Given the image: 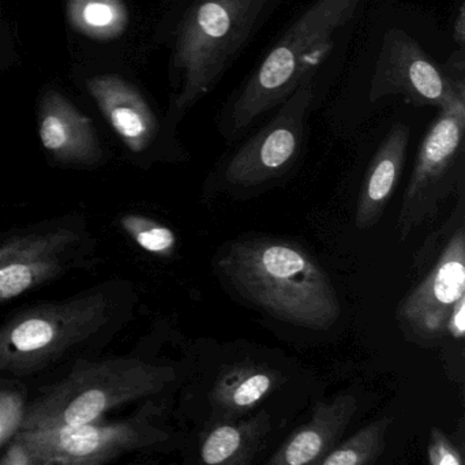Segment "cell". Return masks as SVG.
<instances>
[{
	"label": "cell",
	"mask_w": 465,
	"mask_h": 465,
	"mask_svg": "<svg viewBox=\"0 0 465 465\" xmlns=\"http://www.w3.org/2000/svg\"><path fill=\"white\" fill-rule=\"evenodd\" d=\"M465 96V51L424 10L377 0L364 15L344 72L323 110L329 133L356 138L399 105L437 111Z\"/></svg>",
	"instance_id": "6da1fadb"
},
{
	"label": "cell",
	"mask_w": 465,
	"mask_h": 465,
	"mask_svg": "<svg viewBox=\"0 0 465 465\" xmlns=\"http://www.w3.org/2000/svg\"><path fill=\"white\" fill-rule=\"evenodd\" d=\"M377 0H312L231 92L214 118L217 133L238 143L304 80L347 64L356 31Z\"/></svg>",
	"instance_id": "7a4b0ae2"
},
{
	"label": "cell",
	"mask_w": 465,
	"mask_h": 465,
	"mask_svg": "<svg viewBox=\"0 0 465 465\" xmlns=\"http://www.w3.org/2000/svg\"><path fill=\"white\" fill-rule=\"evenodd\" d=\"M285 0H182L171 26V111L181 121L222 83Z\"/></svg>",
	"instance_id": "3957f363"
},
{
	"label": "cell",
	"mask_w": 465,
	"mask_h": 465,
	"mask_svg": "<svg viewBox=\"0 0 465 465\" xmlns=\"http://www.w3.org/2000/svg\"><path fill=\"white\" fill-rule=\"evenodd\" d=\"M217 265L244 301L276 320L326 331L341 314L328 274L293 242L274 238L231 242Z\"/></svg>",
	"instance_id": "277c9868"
},
{
	"label": "cell",
	"mask_w": 465,
	"mask_h": 465,
	"mask_svg": "<svg viewBox=\"0 0 465 465\" xmlns=\"http://www.w3.org/2000/svg\"><path fill=\"white\" fill-rule=\"evenodd\" d=\"M345 64L310 75L258 126L239 140L219 167L223 184L238 189L269 186L292 173L306 151L315 114L325 107Z\"/></svg>",
	"instance_id": "5b68a950"
},
{
	"label": "cell",
	"mask_w": 465,
	"mask_h": 465,
	"mask_svg": "<svg viewBox=\"0 0 465 465\" xmlns=\"http://www.w3.org/2000/svg\"><path fill=\"white\" fill-rule=\"evenodd\" d=\"M173 367L143 359L119 358L80 363L64 380L26 405L21 430L78 426L100 420L104 413L148 399L175 381ZM20 430V431H21Z\"/></svg>",
	"instance_id": "8992f818"
},
{
	"label": "cell",
	"mask_w": 465,
	"mask_h": 465,
	"mask_svg": "<svg viewBox=\"0 0 465 465\" xmlns=\"http://www.w3.org/2000/svg\"><path fill=\"white\" fill-rule=\"evenodd\" d=\"M110 290L24 310L0 325V374H34L104 333L116 315Z\"/></svg>",
	"instance_id": "52a82bcc"
},
{
	"label": "cell",
	"mask_w": 465,
	"mask_h": 465,
	"mask_svg": "<svg viewBox=\"0 0 465 465\" xmlns=\"http://www.w3.org/2000/svg\"><path fill=\"white\" fill-rule=\"evenodd\" d=\"M465 175V96L432 114L427 122L400 209V241L437 216L440 203L462 189Z\"/></svg>",
	"instance_id": "ba28073f"
},
{
	"label": "cell",
	"mask_w": 465,
	"mask_h": 465,
	"mask_svg": "<svg viewBox=\"0 0 465 465\" xmlns=\"http://www.w3.org/2000/svg\"><path fill=\"white\" fill-rule=\"evenodd\" d=\"M32 465H97L168 440L164 430L145 419L78 426L21 430L15 435Z\"/></svg>",
	"instance_id": "9c48e42d"
},
{
	"label": "cell",
	"mask_w": 465,
	"mask_h": 465,
	"mask_svg": "<svg viewBox=\"0 0 465 465\" xmlns=\"http://www.w3.org/2000/svg\"><path fill=\"white\" fill-rule=\"evenodd\" d=\"M430 108L399 105L378 116L363 133L372 152L367 162L356 203L355 225L369 230L388 206L402 173L413 138L426 126Z\"/></svg>",
	"instance_id": "30bf717a"
},
{
	"label": "cell",
	"mask_w": 465,
	"mask_h": 465,
	"mask_svg": "<svg viewBox=\"0 0 465 465\" xmlns=\"http://www.w3.org/2000/svg\"><path fill=\"white\" fill-rule=\"evenodd\" d=\"M88 239L78 228L53 227L0 242V304L77 268Z\"/></svg>",
	"instance_id": "8fae6325"
},
{
	"label": "cell",
	"mask_w": 465,
	"mask_h": 465,
	"mask_svg": "<svg viewBox=\"0 0 465 465\" xmlns=\"http://www.w3.org/2000/svg\"><path fill=\"white\" fill-rule=\"evenodd\" d=\"M465 296V232L449 239L429 276L402 301L397 322L415 341H434L448 334L449 314Z\"/></svg>",
	"instance_id": "7c38bea8"
},
{
	"label": "cell",
	"mask_w": 465,
	"mask_h": 465,
	"mask_svg": "<svg viewBox=\"0 0 465 465\" xmlns=\"http://www.w3.org/2000/svg\"><path fill=\"white\" fill-rule=\"evenodd\" d=\"M86 88L133 153H143L159 141L163 122L137 86L119 75L103 74L89 78Z\"/></svg>",
	"instance_id": "4fadbf2b"
},
{
	"label": "cell",
	"mask_w": 465,
	"mask_h": 465,
	"mask_svg": "<svg viewBox=\"0 0 465 465\" xmlns=\"http://www.w3.org/2000/svg\"><path fill=\"white\" fill-rule=\"evenodd\" d=\"M39 134L45 151L64 164L94 165L102 159L91 119L55 89H48L40 102Z\"/></svg>",
	"instance_id": "5bb4252c"
},
{
	"label": "cell",
	"mask_w": 465,
	"mask_h": 465,
	"mask_svg": "<svg viewBox=\"0 0 465 465\" xmlns=\"http://www.w3.org/2000/svg\"><path fill=\"white\" fill-rule=\"evenodd\" d=\"M358 410L352 394H340L331 401H320L312 420L296 430L276 451L269 465H318L339 443Z\"/></svg>",
	"instance_id": "9a60e30c"
},
{
	"label": "cell",
	"mask_w": 465,
	"mask_h": 465,
	"mask_svg": "<svg viewBox=\"0 0 465 465\" xmlns=\"http://www.w3.org/2000/svg\"><path fill=\"white\" fill-rule=\"evenodd\" d=\"M282 380V372L266 364L242 361L228 366L212 389L209 396L212 410L217 418L231 421L254 410Z\"/></svg>",
	"instance_id": "2e32d148"
},
{
	"label": "cell",
	"mask_w": 465,
	"mask_h": 465,
	"mask_svg": "<svg viewBox=\"0 0 465 465\" xmlns=\"http://www.w3.org/2000/svg\"><path fill=\"white\" fill-rule=\"evenodd\" d=\"M271 432V415L261 411L241 423L217 424L201 446V459L209 465H250Z\"/></svg>",
	"instance_id": "e0dca14e"
},
{
	"label": "cell",
	"mask_w": 465,
	"mask_h": 465,
	"mask_svg": "<svg viewBox=\"0 0 465 465\" xmlns=\"http://www.w3.org/2000/svg\"><path fill=\"white\" fill-rule=\"evenodd\" d=\"M66 17L78 35L94 42L119 39L130 25L124 0H67Z\"/></svg>",
	"instance_id": "ac0fdd59"
},
{
	"label": "cell",
	"mask_w": 465,
	"mask_h": 465,
	"mask_svg": "<svg viewBox=\"0 0 465 465\" xmlns=\"http://www.w3.org/2000/svg\"><path fill=\"white\" fill-rule=\"evenodd\" d=\"M391 418L383 416L359 430L344 442L337 443L318 465L374 464L386 448L385 437Z\"/></svg>",
	"instance_id": "d6986e66"
},
{
	"label": "cell",
	"mask_w": 465,
	"mask_h": 465,
	"mask_svg": "<svg viewBox=\"0 0 465 465\" xmlns=\"http://www.w3.org/2000/svg\"><path fill=\"white\" fill-rule=\"evenodd\" d=\"M122 225L146 252L165 255L175 249V233L160 223L133 214V216L124 217Z\"/></svg>",
	"instance_id": "ffe728a7"
},
{
	"label": "cell",
	"mask_w": 465,
	"mask_h": 465,
	"mask_svg": "<svg viewBox=\"0 0 465 465\" xmlns=\"http://www.w3.org/2000/svg\"><path fill=\"white\" fill-rule=\"evenodd\" d=\"M26 401L20 391L0 389V446L10 442L23 427Z\"/></svg>",
	"instance_id": "44dd1931"
},
{
	"label": "cell",
	"mask_w": 465,
	"mask_h": 465,
	"mask_svg": "<svg viewBox=\"0 0 465 465\" xmlns=\"http://www.w3.org/2000/svg\"><path fill=\"white\" fill-rule=\"evenodd\" d=\"M427 457L431 465H462V456L459 449L438 427H432L430 431Z\"/></svg>",
	"instance_id": "7402d4cb"
},
{
	"label": "cell",
	"mask_w": 465,
	"mask_h": 465,
	"mask_svg": "<svg viewBox=\"0 0 465 465\" xmlns=\"http://www.w3.org/2000/svg\"><path fill=\"white\" fill-rule=\"evenodd\" d=\"M451 42L459 50L465 51V2L460 0L448 31Z\"/></svg>",
	"instance_id": "603a6c76"
},
{
	"label": "cell",
	"mask_w": 465,
	"mask_h": 465,
	"mask_svg": "<svg viewBox=\"0 0 465 465\" xmlns=\"http://www.w3.org/2000/svg\"><path fill=\"white\" fill-rule=\"evenodd\" d=\"M446 331L449 334L454 337V339H462L465 334V296L460 299L453 309H451L450 314L448 318V325H446Z\"/></svg>",
	"instance_id": "cb8c5ba5"
},
{
	"label": "cell",
	"mask_w": 465,
	"mask_h": 465,
	"mask_svg": "<svg viewBox=\"0 0 465 465\" xmlns=\"http://www.w3.org/2000/svg\"><path fill=\"white\" fill-rule=\"evenodd\" d=\"M0 464L32 465V460L26 449L13 438L12 445H10L9 450L6 451V456L0 460Z\"/></svg>",
	"instance_id": "d4e9b609"
}]
</instances>
